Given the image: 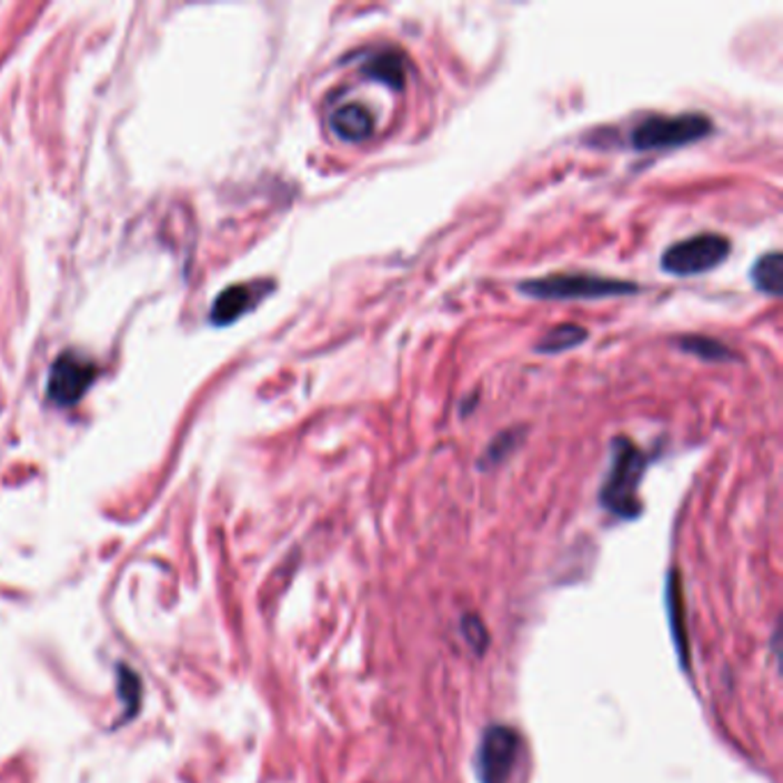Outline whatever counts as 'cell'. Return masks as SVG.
Returning <instances> with one entry per match:
<instances>
[{
  "label": "cell",
  "instance_id": "6da1fadb",
  "mask_svg": "<svg viewBox=\"0 0 783 783\" xmlns=\"http://www.w3.org/2000/svg\"><path fill=\"white\" fill-rule=\"evenodd\" d=\"M651 458L632 439L616 436L611 441V466L600 488V503L614 518L636 520L643 510L639 490Z\"/></svg>",
  "mask_w": 783,
  "mask_h": 783
},
{
  "label": "cell",
  "instance_id": "7a4b0ae2",
  "mask_svg": "<svg viewBox=\"0 0 783 783\" xmlns=\"http://www.w3.org/2000/svg\"><path fill=\"white\" fill-rule=\"evenodd\" d=\"M520 292L542 301H589L628 297L639 292V285L632 281H616L595 274H550L520 283Z\"/></svg>",
  "mask_w": 783,
  "mask_h": 783
},
{
  "label": "cell",
  "instance_id": "3957f363",
  "mask_svg": "<svg viewBox=\"0 0 783 783\" xmlns=\"http://www.w3.org/2000/svg\"><path fill=\"white\" fill-rule=\"evenodd\" d=\"M712 133V120L703 113H680V116H651L641 120L630 135L634 150H671L703 141Z\"/></svg>",
  "mask_w": 783,
  "mask_h": 783
},
{
  "label": "cell",
  "instance_id": "277c9868",
  "mask_svg": "<svg viewBox=\"0 0 783 783\" xmlns=\"http://www.w3.org/2000/svg\"><path fill=\"white\" fill-rule=\"evenodd\" d=\"M522 756L524 740L513 726H488L473 756V770L479 783H510L522 763Z\"/></svg>",
  "mask_w": 783,
  "mask_h": 783
},
{
  "label": "cell",
  "instance_id": "5b68a950",
  "mask_svg": "<svg viewBox=\"0 0 783 783\" xmlns=\"http://www.w3.org/2000/svg\"><path fill=\"white\" fill-rule=\"evenodd\" d=\"M731 253V240L717 232H703L671 244L662 253V269L671 277H701L717 269Z\"/></svg>",
  "mask_w": 783,
  "mask_h": 783
},
{
  "label": "cell",
  "instance_id": "8992f818",
  "mask_svg": "<svg viewBox=\"0 0 783 783\" xmlns=\"http://www.w3.org/2000/svg\"><path fill=\"white\" fill-rule=\"evenodd\" d=\"M94 380V363L79 354H62L49 374V398L62 406L74 404Z\"/></svg>",
  "mask_w": 783,
  "mask_h": 783
},
{
  "label": "cell",
  "instance_id": "52a82bcc",
  "mask_svg": "<svg viewBox=\"0 0 783 783\" xmlns=\"http://www.w3.org/2000/svg\"><path fill=\"white\" fill-rule=\"evenodd\" d=\"M329 127L345 143H363L374 133V118L372 113L357 101L340 104L329 116Z\"/></svg>",
  "mask_w": 783,
  "mask_h": 783
},
{
  "label": "cell",
  "instance_id": "ba28073f",
  "mask_svg": "<svg viewBox=\"0 0 783 783\" xmlns=\"http://www.w3.org/2000/svg\"><path fill=\"white\" fill-rule=\"evenodd\" d=\"M271 285L255 281V283H244V285H232L228 288L214 303L212 318L217 324H230L247 311H251L253 305L267 294Z\"/></svg>",
  "mask_w": 783,
  "mask_h": 783
},
{
  "label": "cell",
  "instance_id": "9c48e42d",
  "mask_svg": "<svg viewBox=\"0 0 783 783\" xmlns=\"http://www.w3.org/2000/svg\"><path fill=\"white\" fill-rule=\"evenodd\" d=\"M361 74L370 81L389 86L391 90H402L406 83V60L395 49H382L363 60Z\"/></svg>",
  "mask_w": 783,
  "mask_h": 783
},
{
  "label": "cell",
  "instance_id": "30bf717a",
  "mask_svg": "<svg viewBox=\"0 0 783 783\" xmlns=\"http://www.w3.org/2000/svg\"><path fill=\"white\" fill-rule=\"evenodd\" d=\"M586 340H589V331L584 327L565 322V324H559L552 331L544 333L535 343V352L538 354H561V352H568L576 345L586 343Z\"/></svg>",
  "mask_w": 783,
  "mask_h": 783
},
{
  "label": "cell",
  "instance_id": "8fae6325",
  "mask_svg": "<svg viewBox=\"0 0 783 783\" xmlns=\"http://www.w3.org/2000/svg\"><path fill=\"white\" fill-rule=\"evenodd\" d=\"M677 348L683 350L685 354L699 357L710 363H724V361L735 359V354L731 352L729 345H724L722 340L710 338V335H696V333L683 335V338H677Z\"/></svg>",
  "mask_w": 783,
  "mask_h": 783
},
{
  "label": "cell",
  "instance_id": "7c38bea8",
  "mask_svg": "<svg viewBox=\"0 0 783 783\" xmlns=\"http://www.w3.org/2000/svg\"><path fill=\"white\" fill-rule=\"evenodd\" d=\"M781 267H783V258L779 251H770L754 262L752 281L759 292L770 297L781 294Z\"/></svg>",
  "mask_w": 783,
  "mask_h": 783
},
{
  "label": "cell",
  "instance_id": "4fadbf2b",
  "mask_svg": "<svg viewBox=\"0 0 783 783\" xmlns=\"http://www.w3.org/2000/svg\"><path fill=\"white\" fill-rule=\"evenodd\" d=\"M666 606H669V619H671V630L675 634V645H677V655L683 666H687L685 657H687V649H685V630H683V602H680V584H677V574L669 576L666 584Z\"/></svg>",
  "mask_w": 783,
  "mask_h": 783
},
{
  "label": "cell",
  "instance_id": "5bb4252c",
  "mask_svg": "<svg viewBox=\"0 0 783 783\" xmlns=\"http://www.w3.org/2000/svg\"><path fill=\"white\" fill-rule=\"evenodd\" d=\"M520 441H522V430H505L501 432L492 444L488 446L485 455L481 458V466H494L499 462H503L510 453H513L518 446H520Z\"/></svg>",
  "mask_w": 783,
  "mask_h": 783
},
{
  "label": "cell",
  "instance_id": "9a60e30c",
  "mask_svg": "<svg viewBox=\"0 0 783 783\" xmlns=\"http://www.w3.org/2000/svg\"><path fill=\"white\" fill-rule=\"evenodd\" d=\"M462 634H464L466 643L471 645V651H473L475 655H479V657L488 651L490 634H488L483 621H481L479 616H475V614H466V616L462 619Z\"/></svg>",
  "mask_w": 783,
  "mask_h": 783
}]
</instances>
